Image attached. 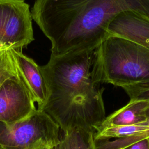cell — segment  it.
<instances>
[{
  "instance_id": "6da1fadb",
  "label": "cell",
  "mask_w": 149,
  "mask_h": 149,
  "mask_svg": "<svg viewBox=\"0 0 149 149\" xmlns=\"http://www.w3.org/2000/svg\"><path fill=\"white\" fill-rule=\"evenodd\" d=\"M149 19V0H36L33 20L51 44V55L94 51L120 13Z\"/></svg>"
},
{
  "instance_id": "7a4b0ae2",
  "label": "cell",
  "mask_w": 149,
  "mask_h": 149,
  "mask_svg": "<svg viewBox=\"0 0 149 149\" xmlns=\"http://www.w3.org/2000/svg\"><path fill=\"white\" fill-rule=\"evenodd\" d=\"M94 52L51 55L48 63L40 66L48 92L42 110L63 133L75 128L95 132L105 118L104 88L91 75Z\"/></svg>"
},
{
  "instance_id": "3957f363",
  "label": "cell",
  "mask_w": 149,
  "mask_h": 149,
  "mask_svg": "<svg viewBox=\"0 0 149 149\" xmlns=\"http://www.w3.org/2000/svg\"><path fill=\"white\" fill-rule=\"evenodd\" d=\"M91 75L97 83L123 89L149 85V48L125 38L108 36L94 50Z\"/></svg>"
},
{
  "instance_id": "277c9868",
  "label": "cell",
  "mask_w": 149,
  "mask_h": 149,
  "mask_svg": "<svg viewBox=\"0 0 149 149\" xmlns=\"http://www.w3.org/2000/svg\"><path fill=\"white\" fill-rule=\"evenodd\" d=\"M61 129L43 110L12 123L0 122V149H37L55 146Z\"/></svg>"
},
{
  "instance_id": "5b68a950",
  "label": "cell",
  "mask_w": 149,
  "mask_h": 149,
  "mask_svg": "<svg viewBox=\"0 0 149 149\" xmlns=\"http://www.w3.org/2000/svg\"><path fill=\"white\" fill-rule=\"evenodd\" d=\"M32 20L24 1L0 0V44L15 49L26 48L34 40Z\"/></svg>"
},
{
  "instance_id": "8992f818",
  "label": "cell",
  "mask_w": 149,
  "mask_h": 149,
  "mask_svg": "<svg viewBox=\"0 0 149 149\" xmlns=\"http://www.w3.org/2000/svg\"><path fill=\"white\" fill-rule=\"evenodd\" d=\"M20 73L6 80L0 87V122L12 123L34 112L37 108Z\"/></svg>"
},
{
  "instance_id": "52a82bcc",
  "label": "cell",
  "mask_w": 149,
  "mask_h": 149,
  "mask_svg": "<svg viewBox=\"0 0 149 149\" xmlns=\"http://www.w3.org/2000/svg\"><path fill=\"white\" fill-rule=\"evenodd\" d=\"M13 54L24 83L37 104V109L42 110L47 101L48 92L40 66L33 59L24 55L22 50L13 49Z\"/></svg>"
},
{
  "instance_id": "ba28073f",
  "label": "cell",
  "mask_w": 149,
  "mask_h": 149,
  "mask_svg": "<svg viewBox=\"0 0 149 149\" xmlns=\"http://www.w3.org/2000/svg\"><path fill=\"white\" fill-rule=\"evenodd\" d=\"M130 98L126 105L105 117L95 132L107 127L132 125L144 122L146 120V110L149 107L148 100L137 96Z\"/></svg>"
},
{
  "instance_id": "9c48e42d",
  "label": "cell",
  "mask_w": 149,
  "mask_h": 149,
  "mask_svg": "<svg viewBox=\"0 0 149 149\" xmlns=\"http://www.w3.org/2000/svg\"><path fill=\"white\" fill-rule=\"evenodd\" d=\"M94 132L75 128L63 133L60 141L51 149H95Z\"/></svg>"
},
{
  "instance_id": "30bf717a",
  "label": "cell",
  "mask_w": 149,
  "mask_h": 149,
  "mask_svg": "<svg viewBox=\"0 0 149 149\" xmlns=\"http://www.w3.org/2000/svg\"><path fill=\"white\" fill-rule=\"evenodd\" d=\"M144 134L149 138V126L144 122L126 126H118L104 127L94 133V139L97 140H108L111 138H125L134 135Z\"/></svg>"
},
{
  "instance_id": "8fae6325",
  "label": "cell",
  "mask_w": 149,
  "mask_h": 149,
  "mask_svg": "<svg viewBox=\"0 0 149 149\" xmlns=\"http://www.w3.org/2000/svg\"><path fill=\"white\" fill-rule=\"evenodd\" d=\"M20 71L11 47L0 44V87L6 80Z\"/></svg>"
},
{
  "instance_id": "7c38bea8",
  "label": "cell",
  "mask_w": 149,
  "mask_h": 149,
  "mask_svg": "<svg viewBox=\"0 0 149 149\" xmlns=\"http://www.w3.org/2000/svg\"><path fill=\"white\" fill-rule=\"evenodd\" d=\"M124 90L130 98L137 96L146 98L149 101V85L130 87ZM144 123L149 126V107L146 110V120L144 122Z\"/></svg>"
},
{
  "instance_id": "4fadbf2b",
  "label": "cell",
  "mask_w": 149,
  "mask_h": 149,
  "mask_svg": "<svg viewBox=\"0 0 149 149\" xmlns=\"http://www.w3.org/2000/svg\"><path fill=\"white\" fill-rule=\"evenodd\" d=\"M123 149H149V138L136 141Z\"/></svg>"
},
{
  "instance_id": "5bb4252c",
  "label": "cell",
  "mask_w": 149,
  "mask_h": 149,
  "mask_svg": "<svg viewBox=\"0 0 149 149\" xmlns=\"http://www.w3.org/2000/svg\"><path fill=\"white\" fill-rule=\"evenodd\" d=\"M51 148H52L49 147H41V148H37V149H51Z\"/></svg>"
},
{
  "instance_id": "9a60e30c",
  "label": "cell",
  "mask_w": 149,
  "mask_h": 149,
  "mask_svg": "<svg viewBox=\"0 0 149 149\" xmlns=\"http://www.w3.org/2000/svg\"><path fill=\"white\" fill-rule=\"evenodd\" d=\"M17 1H24V0H17Z\"/></svg>"
}]
</instances>
